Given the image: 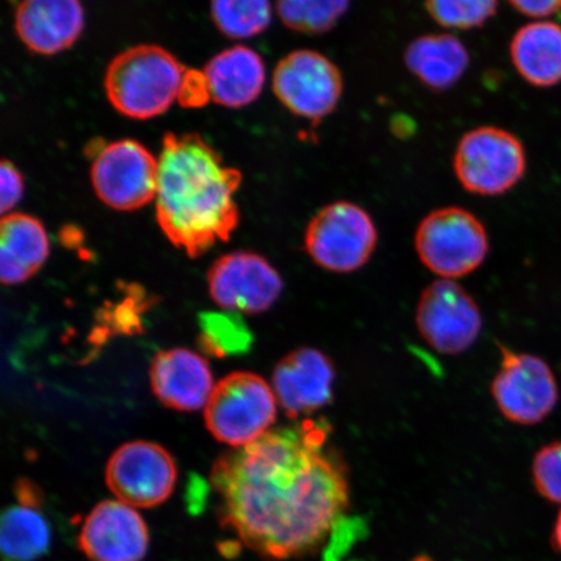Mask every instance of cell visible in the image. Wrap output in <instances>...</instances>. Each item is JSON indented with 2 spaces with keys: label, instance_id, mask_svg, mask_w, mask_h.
<instances>
[{
  "label": "cell",
  "instance_id": "6da1fadb",
  "mask_svg": "<svg viewBox=\"0 0 561 561\" xmlns=\"http://www.w3.org/2000/svg\"><path fill=\"white\" fill-rule=\"evenodd\" d=\"M325 419L270 431L224 454L210 472L222 529L266 559L319 549L348 507L345 466L328 446Z\"/></svg>",
  "mask_w": 561,
  "mask_h": 561
},
{
  "label": "cell",
  "instance_id": "7a4b0ae2",
  "mask_svg": "<svg viewBox=\"0 0 561 561\" xmlns=\"http://www.w3.org/2000/svg\"><path fill=\"white\" fill-rule=\"evenodd\" d=\"M158 160L157 219L168 240L192 257L228 241L240 221L241 171L193 133H167Z\"/></svg>",
  "mask_w": 561,
  "mask_h": 561
},
{
  "label": "cell",
  "instance_id": "3957f363",
  "mask_svg": "<svg viewBox=\"0 0 561 561\" xmlns=\"http://www.w3.org/2000/svg\"><path fill=\"white\" fill-rule=\"evenodd\" d=\"M185 72L181 61L163 47H130L115 56L105 70V95L122 115L150 121L179 100Z\"/></svg>",
  "mask_w": 561,
  "mask_h": 561
},
{
  "label": "cell",
  "instance_id": "277c9868",
  "mask_svg": "<svg viewBox=\"0 0 561 561\" xmlns=\"http://www.w3.org/2000/svg\"><path fill=\"white\" fill-rule=\"evenodd\" d=\"M453 168L466 192L497 196L508 193L524 179L528 160L522 140L514 133L485 125L460 138Z\"/></svg>",
  "mask_w": 561,
  "mask_h": 561
},
{
  "label": "cell",
  "instance_id": "5b68a950",
  "mask_svg": "<svg viewBox=\"0 0 561 561\" xmlns=\"http://www.w3.org/2000/svg\"><path fill=\"white\" fill-rule=\"evenodd\" d=\"M415 248L427 270L454 279L471 275L485 262L489 237L485 226L471 210L444 207L421 220Z\"/></svg>",
  "mask_w": 561,
  "mask_h": 561
},
{
  "label": "cell",
  "instance_id": "8992f818",
  "mask_svg": "<svg viewBox=\"0 0 561 561\" xmlns=\"http://www.w3.org/2000/svg\"><path fill=\"white\" fill-rule=\"evenodd\" d=\"M277 403L275 391L262 377L245 371L229 375L216 385L208 399V431L222 444L248 446L270 432Z\"/></svg>",
  "mask_w": 561,
  "mask_h": 561
},
{
  "label": "cell",
  "instance_id": "52a82bcc",
  "mask_svg": "<svg viewBox=\"0 0 561 561\" xmlns=\"http://www.w3.org/2000/svg\"><path fill=\"white\" fill-rule=\"evenodd\" d=\"M378 242L376 224L366 209L348 201L322 207L306 228L308 255L322 270L351 273L363 268Z\"/></svg>",
  "mask_w": 561,
  "mask_h": 561
},
{
  "label": "cell",
  "instance_id": "ba28073f",
  "mask_svg": "<svg viewBox=\"0 0 561 561\" xmlns=\"http://www.w3.org/2000/svg\"><path fill=\"white\" fill-rule=\"evenodd\" d=\"M272 89L293 115L318 125L339 108L345 80L340 67L327 55L300 48L277 62Z\"/></svg>",
  "mask_w": 561,
  "mask_h": 561
},
{
  "label": "cell",
  "instance_id": "9c48e42d",
  "mask_svg": "<svg viewBox=\"0 0 561 561\" xmlns=\"http://www.w3.org/2000/svg\"><path fill=\"white\" fill-rule=\"evenodd\" d=\"M93 159L91 184L105 206L136 210L156 198L159 160L138 140L104 144Z\"/></svg>",
  "mask_w": 561,
  "mask_h": 561
},
{
  "label": "cell",
  "instance_id": "30bf717a",
  "mask_svg": "<svg viewBox=\"0 0 561 561\" xmlns=\"http://www.w3.org/2000/svg\"><path fill=\"white\" fill-rule=\"evenodd\" d=\"M501 351V369L491 383L497 409L517 425L542 423L558 404L556 375L541 357L515 353L503 346Z\"/></svg>",
  "mask_w": 561,
  "mask_h": 561
},
{
  "label": "cell",
  "instance_id": "8fae6325",
  "mask_svg": "<svg viewBox=\"0 0 561 561\" xmlns=\"http://www.w3.org/2000/svg\"><path fill=\"white\" fill-rule=\"evenodd\" d=\"M416 325L427 345L437 353L459 355L479 340L482 314L465 287L453 279L440 278L421 294Z\"/></svg>",
  "mask_w": 561,
  "mask_h": 561
},
{
  "label": "cell",
  "instance_id": "7c38bea8",
  "mask_svg": "<svg viewBox=\"0 0 561 561\" xmlns=\"http://www.w3.org/2000/svg\"><path fill=\"white\" fill-rule=\"evenodd\" d=\"M178 482V466L164 447L135 440L118 447L105 468L111 493L136 508H152L170 500Z\"/></svg>",
  "mask_w": 561,
  "mask_h": 561
},
{
  "label": "cell",
  "instance_id": "4fadbf2b",
  "mask_svg": "<svg viewBox=\"0 0 561 561\" xmlns=\"http://www.w3.org/2000/svg\"><path fill=\"white\" fill-rule=\"evenodd\" d=\"M210 297L231 312L268 311L283 294V278L261 255L237 251L216 261L208 272Z\"/></svg>",
  "mask_w": 561,
  "mask_h": 561
},
{
  "label": "cell",
  "instance_id": "5bb4252c",
  "mask_svg": "<svg viewBox=\"0 0 561 561\" xmlns=\"http://www.w3.org/2000/svg\"><path fill=\"white\" fill-rule=\"evenodd\" d=\"M77 543L90 561H142L150 531L135 507L103 501L83 520Z\"/></svg>",
  "mask_w": 561,
  "mask_h": 561
},
{
  "label": "cell",
  "instance_id": "9a60e30c",
  "mask_svg": "<svg viewBox=\"0 0 561 561\" xmlns=\"http://www.w3.org/2000/svg\"><path fill=\"white\" fill-rule=\"evenodd\" d=\"M335 368L331 357L311 347L286 355L273 371V391L286 415H311L333 401Z\"/></svg>",
  "mask_w": 561,
  "mask_h": 561
},
{
  "label": "cell",
  "instance_id": "2e32d148",
  "mask_svg": "<svg viewBox=\"0 0 561 561\" xmlns=\"http://www.w3.org/2000/svg\"><path fill=\"white\" fill-rule=\"evenodd\" d=\"M85 27L80 0H21L15 13L18 37L31 51L55 55L68 50Z\"/></svg>",
  "mask_w": 561,
  "mask_h": 561
},
{
  "label": "cell",
  "instance_id": "e0dca14e",
  "mask_svg": "<svg viewBox=\"0 0 561 561\" xmlns=\"http://www.w3.org/2000/svg\"><path fill=\"white\" fill-rule=\"evenodd\" d=\"M16 504L0 516V556L3 561H37L50 551L51 525L44 512V495L35 483L20 479Z\"/></svg>",
  "mask_w": 561,
  "mask_h": 561
},
{
  "label": "cell",
  "instance_id": "ac0fdd59",
  "mask_svg": "<svg viewBox=\"0 0 561 561\" xmlns=\"http://www.w3.org/2000/svg\"><path fill=\"white\" fill-rule=\"evenodd\" d=\"M151 385L161 403L179 411L202 409L215 389L207 362L185 348L163 351L156 356Z\"/></svg>",
  "mask_w": 561,
  "mask_h": 561
},
{
  "label": "cell",
  "instance_id": "d6986e66",
  "mask_svg": "<svg viewBox=\"0 0 561 561\" xmlns=\"http://www.w3.org/2000/svg\"><path fill=\"white\" fill-rule=\"evenodd\" d=\"M210 100L228 108L254 103L265 85L266 70L261 55L237 45L214 56L205 70Z\"/></svg>",
  "mask_w": 561,
  "mask_h": 561
},
{
  "label": "cell",
  "instance_id": "ffe728a7",
  "mask_svg": "<svg viewBox=\"0 0 561 561\" xmlns=\"http://www.w3.org/2000/svg\"><path fill=\"white\" fill-rule=\"evenodd\" d=\"M404 65L421 85L445 93L465 77L471 54L451 33L424 34L405 47Z\"/></svg>",
  "mask_w": 561,
  "mask_h": 561
},
{
  "label": "cell",
  "instance_id": "44dd1931",
  "mask_svg": "<svg viewBox=\"0 0 561 561\" xmlns=\"http://www.w3.org/2000/svg\"><path fill=\"white\" fill-rule=\"evenodd\" d=\"M512 66L525 82L552 88L561 82V26L535 21L520 27L511 39Z\"/></svg>",
  "mask_w": 561,
  "mask_h": 561
},
{
  "label": "cell",
  "instance_id": "7402d4cb",
  "mask_svg": "<svg viewBox=\"0 0 561 561\" xmlns=\"http://www.w3.org/2000/svg\"><path fill=\"white\" fill-rule=\"evenodd\" d=\"M0 243V276L7 285L30 279L44 265L50 251L42 222L25 214L3 217Z\"/></svg>",
  "mask_w": 561,
  "mask_h": 561
},
{
  "label": "cell",
  "instance_id": "603a6c76",
  "mask_svg": "<svg viewBox=\"0 0 561 561\" xmlns=\"http://www.w3.org/2000/svg\"><path fill=\"white\" fill-rule=\"evenodd\" d=\"M210 19L230 39H248L268 30L271 0H210Z\"/></svg>",
  "mask_w": 561,
  "mask_h": 561
},
{
  "label": "cell",
  "instance_id": "cb8c5ba5",
  "mask_svg": "<svg viewBox=\"0 0 561 561\" xmlns=\"http://www.w3.org/2000/svg\"><path fill=\"white\" fill-rule=\"evenodd\" d=\"M350 4L351 0H276V11L287 30L322 35L340 24Z\"/></svg>",
  "mask_w": 561,
  "mask_h": 561
},
{
  "label": "cell",
  "instance_id": "d4e9b609",
  "mask_svg": "<svg viewBox=\"0 0 561 561\" xmlns=\"http://www.w3.org/2000/svg\"><path fill=\"white\" fill-rule=\"evenodd\" d=\"M199 345L205 353L226 357L245 354L252 334L237 312H206L199 316Z\"/></svg>",
  "mask_w": 561,
  "mask_h": 561
},
{
  "label": "cell",
  "instance_id": "484cf974",
  "mask_svg": "<svg viewBox=\"0 0 561 561\" xmlns=\"http://www.w3.org/2000/svg\"><path fill=\"white\" fill-rule=\"evenodd\" d=\"M500 0H425V10L438 25L450 31H472L496 15Z\"/></svg>",
  "mask_w": 561,
  "mask_h": 561
},
{
  "label": "cell",
  "instance_id": "4316f807",
  "mask_svg": "<svg viewBox=\"0 0 561 561\" xmlns=\"http://www.w3.org/2000/svg\"><path fill=\"white\" fill-rule=\"evenodd\" d=\"M533 481L547 501L561 503V440L543 446L531 467Z\"/></svg>",
  "mask_w": 561,
  "mask_h": 561
},
{
  "label": "cell",
  "instance_id": "83f0119b",
  "mask_svg": "<svg viewBox=\"0 0 561 561\" xmlns=\"http://www.w3.org/2000/svg\"><path fill=\"white\" fill-rule=\"evenodd\" d=\"M210 100V91L205 72L186 69L182 80L178 102L185 108H199Z\"/></svg>",
  "mask_w": 561,
  "mask_h": 561
},
{
  "label": "cell",
  "instance_id": "f1b7e54d",
  "mask_svg": "<svg viewBox=\"0 0 561 561\" xmlns=\"http://www.w3.org/2000/svg\"><path fill=\"white\" fill-rule=\"evenodd\" d=\"M0 184H2V213L15 208L24 194V178L12 161L4 159L0 164Z\"/></svg>",
  "mask_w": 561,
  "mask_h": 561
},
{
  "label": "cell",
  "instance_id": "f546056e",
  "mask_svg": "<svg viewBox=\"0 0 561 561\" xmlns=\"http://www.w3.org/2000/svg\"><path fill=\"white\" fill-rule=\"evenodd\" d=\"M517 12L535 19H545L561 11V0H508Z\"/></svg>",
  "mask_w": 561,
  "mask_h": 561
},
{
  "label": "cell",
  "instance_id": "4dcf8cb0",
  "mask_svg": "<svg viewBox=\"0 0 561 561\" xmlns=\"http://www.w3.org/2000/svg\"><path fill=\"white\" fill-rule=\"evenodd\" d=\"M552 545L556 547V550L561 552V510L559 512L556 526H553L552 533Z\"/></svg>",
  "mask_w": 561,
  "mask_h": 561
}]
</instances>
